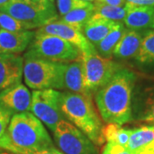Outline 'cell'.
Here are the masks:
<instances>
[{"label": "cell", "mask_w": 154, "mask_h": 154, "mask_svg": "<svg viewBox=\"0 0 154 154\" xmlns=\"http://www.w3.org/2000/svg\"><path fill=\"white\" fill-rule=\"evenodd\" d=\"M136 76L121 69L110 82L94 94L95 103L103 121L122 126L132 121V92Z\"/></svg>", "instance_id": "cell-1"}, {"label": "cell", "mask_w": 154, "mask_h": 154, "mask_svg": "<svg viewBox=\"0 0 154 154\" xmlns=\"http://www.w3.org/2000/svg\"><path fill=\"white\" fill-rule=\"evenodd\" d=\"M55 147L44 125L30 111L12 116L7 136L0 149L14 152L17 150L42 151Z\"/></svg>", "instance_id": "cell-2"}, {"label": "cell", "mask_w": 154, "mask_h": 154, "mask_svg": "<svg viewBox=\"0 0 154 154\" xmlns=\"http://www.w3.org/2000/svg\"><path fill=\"white\" fill-rule=\"evenodd\" d=\"M61 110L68 119L88 136L96 146L105 142L103 123L93 103V98L71 92L60 93Z\"/></svg>", "instance_id": "cell-3"}, {"label": "cell", "mask_w": 154, "mask_h": 154, "mask_svg": "<svg viewBox=\"0 0 154 154\" xmlns=\"http://www.w3.org/2000/svg\"><path fill=\"white\" fill-rule=\"evenodd\" d=\"M23 59L24 81L28 88L33 90L64 89L67 63L44 60L26 53Z\"/></svg>", "instance_id": "cell-4"}, {"label": "cell", "mask_w": 154, "mask_h": 154, "mask_svg": "<svg viewBox=\"0 0 154 154\" xmlns=\"http://www.w3.org/2000/svg\"><path fill=\"white\" fill-rule=\"evenodd\" d=\"M82 51L63 38L50 34L35 33L26 54L40 59L68 63L82 57Z\"/></svg>", "instance_id": "cell-5"}, {"label": "cell", "mask_w": 154, "mask_h": 154, "mask_svg": "<svg viewBox=\"0 0 154 154\" xmlns=\"http://www.w3.org/2000/svg\"><path fill=\"white\" fill-rule=\"evenodd\" d=\"M0 11L25 24L28 29L41 28L57 19L53 4L39 5L33 0H9Z\"/></svg>", "instance_id": "cell-6"}, {"label": "cell", "mask_w": 154, "mask_h": 154, "mask_svg": "<svg viewBox=\"0 0 154 154\" xmlns=\"http://www.w3.org/2000/svg\"><path fill=\"white\" fill-rule=\"evenodd\" d=\"M81 60L84 86L92 96L109 82L116 73L122 69L118 63L102 57L96 51L82 52Z\"/></svg>", "instance_id": "cell-7"}, {"label": "cell", "mask_w": 154, "mask_h": 154, "mask_svg": "<svg viewBox=\"0 0 154 154\" xmlns=\"http://www.w3.org/2000/svg\"><path fill=\"white\" fill-rule=\"evenodd\" d=\"M30 112L54 132L59 122L65 119L61 110L60 92L55 89L34 90L32 93Z\"/></svg>", "instance_id": "cell-8"}, {"label": "cell", "mask_w": 154, "mask_h": 154, "mask_svg": "<svg viewBox=\"0 0 154 154\" xmlns=\"http://www.w3.org/2000/svg\"><path fill=\"white\" fill-rule=\"evenodd\" d=\"M53 139L57 146L64 154H99L93 141L65 119L57 124Z\"/></svg>", "instance_id": "cell-9"}, {"label": "cell", "mask_w": 154, "mask_h": 154, "mask_svg": "<svg viewBox=\"0 0 154 154\" xmlns=\"http://www.w3.org/2000/svg\"><path fill=\"white\" fill-rule=\"evenodd\" d=\"M35 33L38 34H50L63 38L68 42L75 45L82 51V52H91L95 51V47L92 45L83 33L77 28L72 27L63 21L56 20L39 28Z\"/></svg>", "instance_id": "cell-10"}, {"label": "cell", "mask_w": 154, "mask_h": 154, "mask_svg": "<svg viewBox=\"0 0 154 154\" xmlns=\"http://www.w3.org/2000/svg\"><path fill=\"white\" fill-rule=\"evenodd\" d=\"M31 102L32 95L28 88L22 83L6 88L0 93V107L12 116L30 111Z\"/></svg>", "instance_id": "cell-11"}, {"label": "cell", "mask_w": 154, "mask_h": 154, "mask_svg": "<svg viewBox=\"0 0 154 154\" xmlns=\"http://www.w3.org/2000/svg\"><path fill=\"white\" fill-rule=\"evenodd\" d=\"M24 59L18 54L0 53V92L21 83Z\"/></svg>", "instance_id": "cell-12"}, {"label": "cell", "mask_w": 154, "mask_h": 154, "mask_svg": "<svg viewBox=\"0 0 154 154\" xmlns=\"http://www.w3.org/2000/svg\"><path fill=\"white\" fill-rule=\"evenodd\" d=\"M35 33L30 30L10 32L0 28V53L19 54L31 44Z\"/></svg>", "instance_id": "cell-13"}, {"label": "cell", "mask_w": 154, "mask_h": 154, "mask_svg": "<svg viewBox=\"0 0 154 154\" xmlns=\"http://www.w3.org/2000/svg\"><path fill=\"white\" fill-rule=\"evenodd\" d=\"M127 12L123 20L124 26L132 30L151 28L154 18V7L135 6L125 4Z\"/></svg>", "instance_id": "cell-14"}, {"label": "cell", "mask_w": 154, "mask_h": 154, "mask_svg": "<svg viewBox=\"0 0 154 154\" xmlns=\"http://www.w3.org/2000/svg\"><path fill=\"white\" fill-rule=\"evenodd\" d=\"M142 37L143 35L139 31L127 28L116 45L113 55L120 59L135 57L140 47Z\"/></svg>", "instance_id": "cell-15"}, {"label": "cell", "mask_w": 154, "mask_h": 154, "mask_svg": "<svg viewBox=\"0 0 154 154\" xmlns=\"http://www.w3.org/2000/svg\"><path fill=\"white\" fill-rule=\"evenodd\" d=\"M118 22H113L100 17L93 16L82 28V33L85 38L92 45H97L110 31L116 26Z\"/></svg>", "instance_id": "cell-16"}, {"label": "cell", "mask_w": 154, "mask_h": 154, "mask_svg": "<svg viewBox=\"0 0 154 154\" xmlns=\"http://www.w3.org/2000/svg\"><path fill=\"white\" fill-rule=\"evenodd\" d=\"M64 89L74 94H82L88 97H93L88 92L84 86L83 67L82 60L75 61L67 63L64 72Z\"/></svg>", "instance_id": "cell-17"}, {"label": "cell", "mask_w": 154, "mask_h": 154, "mask_svg": "<svg viewBox=\"0 0 154 154\" xmlns=\"http://www.w3.org/2000/svg\"><path fill=\"white\" fill-rule=\"evenodd\" d=\"M153 143L154 125L141 126L132 129L127 151L130 154H138Z\"/></svg>", "instance_id": "cell-18"}, {"label": "cell", "mask_w": 154, "mask_h": 154, "mask_svg": "<svg viewBox=\"0 0 154 154\" xmlns=\"http://www.w3.org/2000/svg\"><path fill=\"white\" fill-rule=\"evenodd\" d=\"M126 29L127 28L122 22H117L115 27L110 30V33L99 43L94 45L98 54L102 57L110 59L116 45L119 42Z\"/></svg>", "instance_id": "cell-19"}, {"label": "cell", "mask_w": 154, "mask_h": 154, "mask_svg": "<svg viewBox=\"0 0 154 154\" xmlns=\"http://www.w3.org/2000/svg\"><path fill=\"white\" fill-rule=\"evenodd\" d=\"M94 5L93 3H89L88 5L69 11L66 15L63 16L61 21L71 25L82 33L83 27L94 16Z\"/></svg>", "instance_id": "cell-20"}, {"label": "cell", "mask_w": 154, "mask_h": 154, "mask_svg": "<svg viewBox=\"0 0 154 154\" xmlns=\"http://www.w3.org/2000/svg\"><path fill=\"white\" fill-rule=\"evenodd\" d=\"M102 132L105 142L118 144L127 149L132 129L123 128L115 123H107L106 126L103 127Z\"/></svg>", "instance_id": "cell-21"}, {"label": "cell", "mask_w": 154, "mask_h": 154, "mask_svg": "<svg viewBox=\"0 0 154 154\" xmlns=\"http://www.w3.org/2000/svg\"><path fill=\"white\" fill-rule=\"evenodd\" d=\"M94 16L96 17H100L113 22H122L126 16V5L116 7L99 3H94Z\"/></svg>", "instance_id": "cell-22"}, {"label": "cell", "mask_w": 154, "mask_h": 154, "mask_svg": "<svg viewBox=\"0 0 154 154\" xmlns=\"http://www.w3.org/2000/svg\"><path fill=\"white\" fill-rule=\"evenodd\" d=\"M135 59L142 64L154 63V30L147 31L143 35Z\"/></svg>", "instance_id": "cell-23"}, {"label": "cell", "mask_w": 154, "mask_h": 154, "mask_svg": "<svg viewBox=\"0 0 154 154\" xmlns=\"http://www.w3.org/2000/svg\"><path fill=\"white\" fill-rule=\"evenodd\" d=\"M0 28L10 32H22L29 30L28 28L10 15L0 11Z\"/></svg>", "instance_id": "cell-24"}, {"label": "cell", "mask_w": 154, "mask_h": 154, "mask_svg": "<svg viewBox=\"0 0 154 154\" xmlns=\"http://www.w3.org/2000/svg\"><path fill=\"white\" fill-rule=\"evenodd\" d=\"M57 6L61 16H64L69 11L88 5L89 3L83 2L82 0H56Z\"/></svg>", "instance_id": "cell-25"}, {"label": "cell", "mask_w": 154, "mask_h": 154, "mask_svg": "<svg viewBox=\"0 0 154 154\" xmlns=\"http://www.w3.org/2000/svg\"><path fill=\"white\" fill-rule=\"evenodd\" d=\"M12 115L2 107H0V144L7 136V129Z\"/></svg>", "instance_id": "cell-26"}, {"label": "cell", "mask_w": 154, "mask_h": 154, "mask_svg": "<svg viewBox=\"0 0 154 154\" xmlns=\"http://www.w3.org/2000/svg\"><path fill=\"white\" fill-rule=\"evenodd\" d=\"M101 154H130L125 147L112 142H106Z\"/></svg>", "instance_id": "cell-27"}, {"label": "cell", "mask_w": 154, "mask_h": 154, "mask_svg": "<svg viewBox=\"0 0 154 154\" xmlns=\"http://www.w3.org/2000/svg\"><path fill=\"white\" fill-rule=\"evenodd\" d=\"M17 154H64L55 147L42 150V151H28V150H17L14 152Z\"/></svg>", "instance_id": "cell-28"}, {"label": "cell", "mask_w": 154, "mask_h": 154, "mask_svg": "<svg viewBox=\"0 0 154 154\" xmlns=\"http://www.w3.org/2000/svg\"><path fill=\"white\" fill-rule=\"evenodd\" d=\"M142 120L154 122V99H151L150 102H148L147 107L142 116Z\"/></svg>", "instance_id": "cell-29"}, {"label": "cell", "mask_w": 154, "mask_h": 154, "mask_svg": "<svg viewBox=\"0 0 154 154\" xmlns=\"http://www.w3.org/2000/svg\"><path fill=\"white\" fill-rule=\"evenodd\" d=\"M126 4L135 6L154 7V0H126Z\"/></svg>", "instance_id": "cell-30"}, {"label": "cell", "mask_w": 154, "mask_h": 154, "mask_svg": "<svg viewBox=\"0 0 154 154\" xmlns=\"http://www.w3.org/2000/svg\"><path fill=\"white\" fill-rule=\"evenodd\" d=\"M94 3H99V4H104V5H107L122 7V6L125 5L126 0H96Z\"/></svg>", "instance_id": "cell-31"}, {"label": "cell", "mask_w": 154, "mask_h": 154, "mask_svg": "<svg viewBox=\"0 0 154 154\" xmlns=\"http://www.w3.org/2000/svg\"><path fill=\"white\" fill-rule=\"evenodd\" d=\"M35 3H38L39 5H50V4H53L51 3L50 0H33Z\"/></svg>", "instance_id": "cell-32"}, {"label": "cell", "mask_w": 154, "mask_h": 154, "mask_svg": "<svg viewBox=\"0 0 154 154\" xmlns=\"http://www.w3.org/2000/svg\"><path fill=\"white\" fill-rule=\"evenodd\" d=\"M0 154H17L10 152V151H6V150H3V149H0Z\"/></svg>", "instance_id": "cell-33"}, {"label": "cell", "mask_w": 154, "mask_h": 154, "mask_svg": "<svg viewBox=\"0 0 154 154\" xmlns=\"http://www.w3.org/2000/svg\"><path fill=\"white\" fill-rule=\"evenodd\" d=\"M8 1H9V0H0V7H1V6H3L4 5H5Z\"/></svg>", "instance_id": "cell-34"}, {"label": "cell", "mask_w": 154, "mask_h": 154, "mask_svg": "<svg viewBox=\"0 0 154 154\" xmlns=\"http://www.w3.org/2000/svg\"><path fill=\"white\" fill-rule=\"evenodd\" d=\"M83 2H88V3H93V2H95L96 0H82Z\"/></svg>", "instance_id": "cell-35"}, {"label": "cell", "mask_w": 154, "mask_h": 154, "mask_svg": "<svg viewBox=\"0 0 154 154\" xmlns=\"http://www.w3.org/2000/svg\"><path fill=\"white\" fill-rule=\"evenodd\" d=\"M152 28H153L154 29V18H153V21H152V27H151Z\"/></svg>", "instance_id": "cell-36"}, {"label": "cell", "mask_w": 154, "mask_h": 154, "mask_svg": "<svg viewBox=\"0 0 154 154\" xmlns=\"http://www.w3.org/2000/svg\"><path fill=\"white\" fill-rule=\"evenodd\" d=\"M50 1H51V3H53V2H54V1H55V0H50Z\"/></svg>", "instance_id": "cell-37"}]
</instances>
